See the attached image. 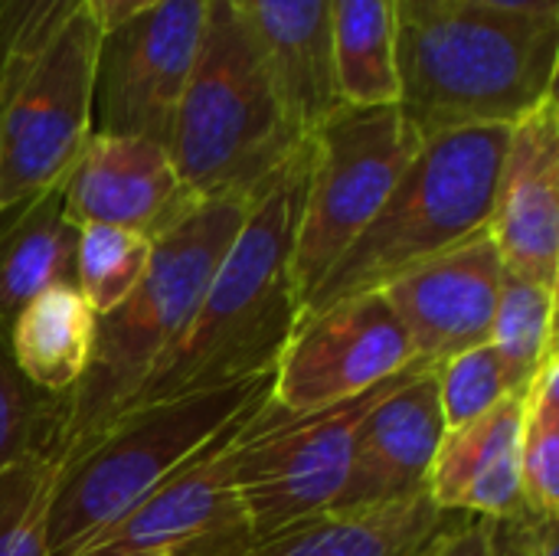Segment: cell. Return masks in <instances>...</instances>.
<instances>
[{"instance_id": "1", "label": "cell", "mask_w": 559, "mask_h": 556, "mask_svg": "<svg viewBox=\"0 0 559 556\" xmlns=\"http://www.w3.org/2000/svg\"><path fill=\"white\" fill-rule=\"evenodd\" d=\"M311 170V134L252 197L249 213L216 265L193 318L164 360L134 390L141 410L187 393L229 387L272 374L298 324L292 288V246Z\"/></svg>"}, {"instance_id": "2", "label": "cell", "mask_w": 559, "mask_h": 556, "mask_svg": "<svg viewBox=\"0 0 559 556\" xmlns=\"http://www.w3.org/2000/svg\"><path fill=\"white\" fill-rule=\"evenodd\" d=\"M249 203L242 197L197 200L151 239L144 279L118 308L98 318L82 380L66 397H56L49 456L59 475L121 416L134 390L174 347L236 239Z\"/></svg>"}, {"instance_id": "3", "label": "cell", "mask_w": 559, "mask_h": 556, "mask_svg": "<svg viewBox=\"0 0 559 556\" xmlns=\"http://www.w3.org/2000/svg\"><path fill=\"white\" fill-rule=\"evenodd\" d=\"M559 16L445 0L400 16L396 105L429 138L459 128H511L557 98Z\"/></svg>"}, {"instance_id": "4", "label": "cell", "mask_w": 559, "mask_h": 556, "mask_svg": "<svg viewBox=\"0 0 559 556\" xmlns=\"http://www.w3.org/2000/svg\"><path fill=\"white\" fill-rule=\"evenodd\" d=\"M308 134L236 0H210L167 154L193 200H252Z\"/></svg>"}, {"instance_id": "5", "label": "cell", "mask_w": 559, "mask_h": 556, "mask_svg": "<svg viewBox=\"0 0 559 556\" xmlns=\"http://www.w3.org/2000/svg\"><path fill=\"white\" fill-rule=\"evenodd\" d=\"M508 134L511 128H459L423 138L370 226L324 275L298 321L344 298L380 292L396 275L488 229Z\"/></svg>"}, {"instance_id": "6", "label": "cell", "mask_w": 559, "mask_h": 556, "mask_svg": "<svg viewBox=\"0 0 559 556\" xmlns=\"http://www.w3.org/2000/svg\"><path fill=\"white\" fill-rule=\"evenodd\" d=\"M269 397L272 374H262L118 416L59 475L49 511V556L79 554Z\"/></svg>"}, {"instance_id": "7", "label": "cell", "mask_w": 559, "mask_h": 556, "mask_svg": "<svg viewBox=\"0 0 559 556\" xmlns=\"http://www.w3.org/2000/svg\"><path fill=\"white\" fill-rule=\"evenodd\" d=\"M423 134L400 105L337 102L311 131V170L292 246V288L298 311L370 226Z\"/></svg>"}, {"instance_id": "8", "label": "cell", "mask_w": 559, "mask_h": 556, "mask_svg": "<svg viewBox=\"0 0 559 556\" xmlns=\"http://www.w3.org/2000/svg\"><path fill=\"white\" fill-rule=\"evenodd\" d=\"M416 364L344 403L288 413L272 397L246 419L233 442V485L255 541L298 521L334 511L367 410Z\"/></svg>"}, {"instance_id": "9", "label": "cell", "mask_w": 559, "mask_h": 556, "mask_svg": "<svg viewBox=\"0 0 559 556\" xmlns=\"http://www.w3.org/2000/svg\"><path fill=\"white\" fill-rule=\"evenodd\" d=\"M95 23L79 13L0 105V213L66 184L92 125Z\"/></svg>"}, {"instance_id": "10", "label": "cell", "mask_w": 559, "mask_h": 556, "mask_svg": "<svg viewBox=\"0 0 559 556\" xmlns=\"http://www.w3.org/2000/svg\"><path fill=\"white\" fill-rule=\"evenodd\" d=\"M210 0H164L98 36L95 134H131L167 147L193 72Z\"/></svg>"}, {"instance_id": "11", "label": "cell", "mask_w": 559, "mask_h": 556, "mask_svg": "<svg viewBox=\"0 0 559 556\" xmlns=\"http://www.w3.org/2000/svg\"><path fill=\"white\" fill-rule=\"evenodd\" d=\"M416 364L409 334L386 295L364 292L295 324L272 370V400L288 413L324 410Z\"/></svg>"}, {"instance_id": "12", "label": "cell", "mask_w": 559, "mask_h": 556, "mask_svg": "<svg viewBox=\"0 0 559 556\" xmlns=\"http://www.w3.org/2000/svg\"><path fill=\"white\" fill-rule=\"evenodd\" d=\"M249 416L219 433L203 452H197L183 469L160 482L141 505L92 537L75 556L141 551H164L167 556L246 554L255 544V534L233 485V442Z\"/></svg>"}, {"instance_id": "13", "label": "cell", "mask_w": 559, "mask_h": 556, "mask_svg": "<svg viewBox=\"0 0 559 556\" xmlns=\"http://www.w3.org/2000/svg\"><path fill=\"white\" fill-rule=\"evenodd\" d=\"M501 279L504 259L488 229H481L442 256L396 275L380 292L406 328L416 360L439 367L468 347L488 344Z\"/></svg>"}, {"instance_id": "14", "label": "cell", "mask_w": 559, "mask_h": 556, "mask_svg": "<svg viewBox=\"0 0 559 556\" xmlns=\"http://www.w3.org/2000/svg\"><path fill=\"white\" fill-rule=\"evenodd\" d=\"M488 236L504 269L559 288V102L511 125Z\"/></svg>"}, {"instance_id": "15", "label": "cell", "mask_w": 559, "mask_h": 556, "mask_svg": "<svg viewBox=\"0 0 559 556\" xmlns=\"http://www.w3.org/2000/svg\"><path fill=\"white\" fill-rule=\"evenodd\" d=\"M197 203L170 164L164 144L131 134H95L62 184V210L75 226H115L160 236Z\"/></svg>"}, {"instance_id": "16", "label": "cell", "mask_w": 559, "mask_h": 556, "mask_svg": "<svg viewBox=\"0 0 559 556\" xmlns=\"http://www.w3.org/2000/svg\"><path fill=\"white\" fill-rule=\"evenodd\" d=\"M445 436L436 367L406 374L360 419L350 469L334 511L393 505L426 492V475Z\"/></svg>"}, {"instance_id": "17", "label": "cell", "mask_w": 559, "mask_h": 556, "mask_svg": "<svg viewBox=\"0 0 559 556\" xmlns=\"http://www.w3.org/2000/svg\"><path fill=\"white\" fill-rule=\"evenodd\" d=\"M527 390L504 397L478 419L445 429L426 475L429 501L445 514L488 521L524 514L521 423Z\"/></svg>"}, {"instance_id": "18", "label": "cell", "mask_w": 559, "mask_h": 556, "mask_svg": "<svg viewBox=\"0 0 559 556\" xmlns=\"http://www.w3.org/2000/svg\"><path fill=\"white\" fill-rule=\"evenodd\" d=\"M255 33L295 125L311 134L337 105L328 46L331 0H236Z\"/></svg>"}, {"instance_id": "19", "label": "cell", "mask_w": 559, "mask_h": 556, "mask_svg": "<svg viewBox=\"0 0 559 556\" xmlns=\"http://www.w3.org/2000/svg\"><path fill=\"white\" fill-rule=\"evenodd\" d=\"M452 514L439 511L426 492L357 511H328L255 541L242 556H413Z\"/></svg>"}, {"instance_id": "20", "label": "cell", "mask_w": 559, "mask_h": 556, "mask_svg": "<svg viewBox=\"0 0 559 556\" xmlns=\"http://www.w3.org/2000/svg\"><path fill=\"white\" fill-rule=\"evenodd\" d=\"M75 239L62 187L0 213V344L33 298L59 285L75 288Z\"/></svg>"}, {"instance_id": "21", "label": "cell", "mask_w": 559, "mask_h": 556, "mask_svg": "<svg viewBox=\"0 0 559 556\" xmlns=\"http://www.w3.org/2000/svg\"><path fill=\"white\" fill-rule=\"evenodd\" d=\"M98 315L79 288L59 285L33 298L7 331V354L23 380L46 393L66 397L85 374L95 347Z\"/></svg>"}, {"instance_id": "22", "label": "cell", "mask_w": 559, "mask_h": 556, "mask_svg": "<svg viewBox=\"0 0 559 556\" xmlns=\"http://www.w3.org/2000/svg\"><path fill=\"white\" fill-rule=\"evenodd\" d=\"M396 0H331L328 46L337 102L396 105Z\"/></svg>"}, {"instance_id": "23", "label": "cell", "mask_w": 559, "mask_h": 556, "mask_svg": "<svg viewBox=\"0 0 559 556\" xmlns=\"http://www.w3.org/2000/svg\"><path fill=\"white\" fill-rule=\"evenodd\" d=\"M488 344L504 360L511 383L527 390L544 360L557 351V288L504 269Z\"/></svg>"}, {"instance_id": "24", "label": "cell", "mask_w": 559, "mask_h": 556, "mask_svg": "<svg viewBox=\"0 0 559 556\" xmlns=\"http://www.w3.org/2000/svg\"><path fill=\"white\" fill-rule=\"evenodd\" d=\"M521 492L531 518H559V354L527 387L521 423Z\"/></svg>"}, {"instance_id": "25", "label": "cell", "mask_w": 559, "mask_h": 556, "mask_svg": "<svg viewBox=\"0 0 559 556\" xmlns=\"http://www.w3.org/2000/svg\"><path fill=\"white\" fill-rule=\"evenodd\" d=\"M151 239L115 226H79L75 239V288L102 318L118 308L144 279Z\"/></svg>"}, {"instance_id": "26", "label": "cell", "mask_w": 559, "mask_h": 556, "mask_svg": "<svg viewBox=\"0 0 559 556\" xmlns=\"http://www.w3.org/2000/svg\"><path fill=\"white\" fill-rule=\"evenodd\" d=\"M59 469L36 452L0 472V556H49V511Z\"/></svg>"}, {"instance_id": "27", "label": "cell", "mask_w": 559, "mask_h": 556, "mask_svg": "<svg viewBox=\"0 0 559 556\" xmlns=\"http://www.w3.org/2000/svg\"><path fill=\"white\" fill-rule=\"evenodd\" d=\"M85 0H0V105L16 92L49 43L82 13Z\"/></svg>"}, {"instance_id": "28", "label": "cell", "mask_w": 559, "mask_h": 556, "mask_svg": "<svg viewBox=\"0 0 559 556\" xmlns=\"http://www.w3.org/2000/svg\"><path fill=\"white\" fill-rule=\"evenodd\" d=\"M436 387H439V406L445 429L465 426L498 406L504 397L521 393L511 383V374L498 351L491 344L468 347L436 367Z\"/></svg>"}, {"instance_id": "29", "label": "cell", "mask_w": 559, "mask_h": 556, "mask_svg": "<svg viewBox=\"0 0 559 556\" xmlns=\"http://www.w3.org/2000/svg\"><path fill=\"white\" fill-rule=\"evenodd\" d=\"M56 397L33 390L13 367L7 344H0V472L10 465L49 452Z\"/></svg>"}, {"instance_id": "30", "label": "cell", "mask_w": 559, "mask_h": 556, "mask_svg": "<svg viewBox=\"0 0 559 556\" xmlns=\"http://www.w3.org/2000/svg\"><path fill=\"white\" fill-rule=\"evenodd\" d=\"M491 541V521L475 514H452L449 524L413 556H485Z\"/></svg>"}, {"instance_id": "31", "label": "cell", "mask_w": 559, "mask_h": 556, "mask_svg": "<svg viewBox=\"0 0 559 556\" xmlns=\"http://www.w3.org/2000/svg\"><path fill=\"white\" fill-rule=\"evenodd\" d=\"M534 544H537V518L524 511L514 518L491 521V541L485 556H534Z\"/></svg>"}, {"instance_id": "32", "label": "cell", "mask_w": 559, "mask_h": 556, "mask_svg": "<svg viewBox=\"0 0 559 556\" xmlns=\"http://www.w3.org/2000/svg\"><path fill=\"white\" fill-rule=\"evenodd\" d=\"M157 3H164V0H85L82 3V13L95 23L98 33H108L111 26L131 20L138 13L157 7Z\"/></svg>"}, {"instance_id": "33", "label": "cell", "mask_w": 559, "mask_h": 556, "mask_svg": "<svg viewBox=\"0 0 559 556\" xmlns=\"http://www.w3.org/2000/svg\"><path fill=\"white\" fill-rule=\"evenodd\" d=\"M491 10L527 13V16H559V0H475Z\"/></svg>"}, {"instance_id": "34", "label": "cell", "mask_w": 559, "mask_h": 556, "mask_svg": "<svg viewBox=\"0 0 559 556\" xmlns=\"http://www.w3.org/2000/svg\"><path fill=\"white\" fill-rule=\"evenodd\" d=\"M534 556H559V518H537Z\"/></svg>"}, {"instance_id": "35", "label": "cell", "mask_w": 559, "mask_h": 556, "mask_svg": "<svg viewBox=\"0 0 559 556\" xmlns=\"http://www.w3.org/2000/svg\"><path fill=\"white\" fill-rule=\"evenodd\" d=\"M439 3H445V0H396L400 16H406V13H423V10H432V7H439Z\"/></svg>"}, {"instance_id": "36", "label": "cell", "mask_w": 559, "mask_h": 556, "mask_svg": "<svg viewBox=\"0 0 559 556\" xmlns=\"http://www.w3.org/2000/svg\"><path fill=\"white\" fill-rule=\"evenodd\" d=\"M111 556H167L164 551H141V554H111Z\"/></svg>"}]
</instances>
